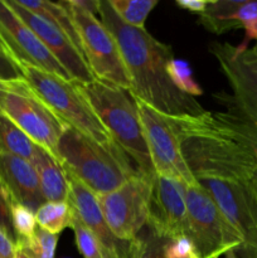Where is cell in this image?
I'll list each match as a JSON object with an SVG mask.
<instances>
[{
  "label": "cell",
  "mask_w": 257,
  "mask_h": 258,
  "mask_svg": "<svg viewBox=\"0 0 257 258\" xmlns=\"http://www.w3.org/2000/svg\"><path fill=\"white\" fill-rule=\"evenodd\" d=\"M101 22L115 38L131 81L128 93L168 116H199L206 112L194 97L171 83L166 66L174 58L169 44L159 42L145 29L130 27L117 17L108 0H100Z\"/></svg>",
  "instance_id": "cell-1"
},
{
  "label": "cell",
  "mask_w": 257,
  "mask_h": 258,
  "mask_svg": "<svg viewBox=\"0 0 257 258\" xmlns=\"http://www.w3.org/2000/svg\"><path fill=\"white\" fill-rule=\"evenodd\" d=\"M180 150L197 181L223 179L249 183L254 169L251 146L234 131L223 112L170 116Z\"/></svg>",
  "instance_id": "cell-2"
},
{
  "label": "cell",
  "mask_w": 257,
  "mask_h": 258,
  "mask_svg": "<svg viewBox=\"0 0 257 258\" xmlns=\"http://www.w3.org/2000/svg\"><path fill=\"white\" fill-rule=\"evenodd\" d=\"M58 156L63 169L96 196L111 193L141 174L117 144L101 145L70 126L59 139Z\"/></svg>",
  "instance_id": "cell-3"
},
{
  "label": "cell",
  "mask_w": 257,
  "mask_h": 258,
  "mask_svg": "<svg viewBox=\"0 0 257 258\" xmlns=\"http://www.w3.org/2000/svg\"><path fill=\"white\" fill-rule=\"evenodd\" d=\"M73 85L138 170L146 176L155 175L138 107L128 91L98 80Z\"/></svg>",
  "instance_id": "cell-4"
},
{
  "label": "cell",
  "mask_w": 257,
  "mask_h": 258,
  "mask_svg": "<svg viewBox=\"0 0 257 258\" xmlns=\"http://www.w3.org/2000/svg\"><path fill=\"white\" fill-rule=\"evenodd\" d=\"M17 67L23 78L65 125L80 131L101 145L115 143L72 81L25 63H20Z\"/></svg>",
  "instance_id": "cell-5"
},
{
  "label": "cell",
  "mask_w": 257,
  "mask_h": 258,
  "mask_svg": "<svg viewBox=\"0 0 257 258\" xmlns=\"http://www.w3.org/2000/svg\"><path fill=\"white\" fill-rule=\"evenodd\" d=\"M0 115L9 118L38 146L59 161L58 143L67 125L50 111L24 78L2 81Z\"/></svg>",
  "instance_id": "cell-6"
},
{
  "label": "cell",
  "mask_w": 257,
  "mask_h": 258,
  "mask_svg": "<svg viewBox=\"0 0 257 258\" xmlns=\"http://www.w3.org/2000/svg\"><path fill=\"white\" fill-rule=\"evenodd\" d=\"M209 52L226 76L232 93L214 95L228 112L257 127V54L249 47L229 43H212Z\"/></svg>",
  "instance_id": "cell-7"
},
{
  "label": "cell",
  "mask_w": 257,
  "mask_h": 258,
  "mask_svg": "<svg viewBox=\"0 0 257 258\" xmlns=\"http://www.w3.org/2000/svg\"><path fill=\"white\" fill-rule=\"evenodd\" d=\"M185 203L189 237L201 258H221L241 248V236L232 228L201 184L185 186Z\"/></svg>",
  "instance_id": "cell-8"
},
{
  "label": "cell",
  "mask_w": 257,
  "mask_h": 258,
  "mask_svg": "<svg viewBox=\"0 0 257 258\" xmlns=\"http://www.w3.org/2000/svg\"><path fill=\"white\" fill-rule=\"evenodd\" d=\"M80 34L83 57L95 80L130 91L131 81L115 38L92 12L65 2Z\"/></svg>",
  "instance_id": "cell-9"
},
{
  "label": "cell",
  "mask_w": 257,
  "mask_h": 258,
  "mask_svg": "<svg viewBox=\"0 0 257 258\" xmlns=\"http://www.w3.org/2000/svg\"><path fill=\"white\" fill-rule=\"evenodd\" d=\"M134 101L155 174L175 179L186 185L198 184L181 155L180 141L170 116L154 110L139 98H134Z\"/></svg>",
  "instance_id": "cell-10"
},
{
  "label": "cell",
  "mask_w": 257,
  "mask_h": 258,
  "mask_svg": "<svg viewBox=\"0 0 257 258\" xmlns=\"http://www.w3.org/2000/svg\"><path fill=\"white\" fill-rule=\"evenodd\" d=\"M199 184L208 191L232 228L241 236L239 258L257 253V193L249 183L223 179H203Z\"/></svg>",
  "instance_id": "cell-11"
},
{
  "label": "cell",
  "mask_w": 257,
  "mask_h": 258,
  "mask_svg": "<svg viewBox=\"0 0 257 258\" xmlns=\"http://www.w3.org/2000/svg\"><path fill=\"white\" fill-rule=\"evenodd\" d=\"M151 179L139 174L116 190L97 196L103 217L117 238L133 241L148 222Z\"/></svg>",
  "instance_id": "cell-12"
},
{
  "label": "cell",
  "mask_w": 257,
  "mask_h": 258,
  "mask_svg": "<svg viewBox=\"0 0 257 258\" xmlns=\"http://www.w3.org/2000/svg\"><path fill=\"white\" fill-rule=\"evenodd\" d=\"M0 50L15 66L25 63L72 81L67 71L5 0H0Z\"/></svg>",
  "instance_id": "cell-13"
},
{
  "label": "cell",
  "mask_w": 257,
  "mask_h": 258,
  "mask_svg": "<svg viewBox=\"0 0 257 258\" xmlns=\"http://www.w3.org/2000/svg\"><path fill=\"white\" fill-rule=\"evenodd\" d=\"M185 186L175 179L153 176L146 222L149 231L165 239L189 236Z\"/></svg>",
  "instance_id": "cell-14"
},
{
  "label": "cell",
  "mask_w": 257,
  "mask_h": 258,
  "mask_svg": "<svg viewBox=\"0 0 257 258\" xmlns=\"http://www.w3.org/2000/svg\"><path fill=\"white\" fill-rule=\"evenodd\" d=\"M67 175L68 203L76 209L81 221L96 238L101 258H133V241H122L112 233L98 204L97 196L70 171Z\"/></svg>",
  "instance_id": "cell-15"
},
{
  "label": "cell",
  "mask_w": 257,
  "mask_h": 258,
  "mask_svg": "<svg viewBox=\"0 0 257 258\" xmlns=\"http://www.w3.org/2000/svg\"><path fill=\"white\" fill-rule=\"evenodd\" d=\"M5 2L12 8L13 12L35 33V35L52 53L53 57L67 71L72 82L88 83L95 81V77L91 73L82 53L59 29L34 13L20 7L17 0H5Z\"/></svg>",
  "instance_id": "cell-16"
},
{
  "label": "cell",
  "mask_w": 257,
  "mask_h": 258,
  "mask_svg": "<svg viewBox=\"0 0 257 258\" xmlns=\"http://www.w3.org/2000/svg\"><path fill=\"white\" fill-rule=\"evenodd\" d=\"M198 23L217 35L243 29L241 45L248 47L251 40L257 43V0H209Z\"/></svg>",
  "instance_id": "cell-17"
},
{
  "label": "cell",
  "mask_w": 257,
  "mask_h": 258,
  "mask_svg": "<svg viewBox=\"0 0 257 258\" xmlns=\"http://www.w3.org/2000/svg\"><path fill=\"white\" fill-rule=\"evenodd\" d=\"M0 180L7 188L13 202L37 211L45 203L34 165L10 154L0 153Z\"/></svg>",
  "instance_id": "cell-18"
},
{
  "label": "cell",
  "mask_w": 257,
  "mask_h": 258,
  "mask_svg": "<svg viewBox=\"0 0 257 258\" xmlns=\"http://www.w3.org/2000/svg\"><path fill=\"white\" fill-rule=\"evenodd\" d=\"M33 165L38 173L40 191L44 201L68 202L70 186L62 164L42 149Z\"/></svg>",
  "instance_id": "cell-19"
},
{
  "label": "cell",
  "mask_w": 257,
  "mask_h": 258,
  "mask_svg": "<svg viewBox=\"0 0 257 258\" xmlns=\"http://www.w3.org/2000/svg\"><path fill=\"white\" fill-rule=\"evenodd\" d=\"M17 3L20 7L25 8L29 12L34 13L38 17L43 18L52 25H54L75 44V47L83 55L77 27L73 20L72 13L65 4V2L53 3L49 0H17Z\"/></svg>",
  "instance_id": "cell-20"
},
{
  "label": "cell",
  "mask_w": 257,
  "mask_h": 258,
  "mask_svg": "<svg viewBox=\"0 0 257 258\" xmlns=\"http://www.w3.org/2000/svg\"><path fill=\"white\" fill-rule=\"evenodd\" d=\"M40 150L42 148L27 134L23 133L9 118L0 115V153L18 156L33 164Z\"/></svg>",
  "instance_id": "cell-21"
},
{
  "label": "cell",
  "mask_w": 257,
  "mask_h": 258,
  "mask_svg": "<svg viewBox=\"0 0 257 258\" xmlns=\"http://www.w3.org/2000/svg\"><path fill=\"white\" fill-rule=\"evenodd\" d=\"M73 207L68 202H45L35 211L38 227L53 234H59L71 227Z\"/></svg>",
  "instance_id": "cell-22"
},
{
  "label": "cell",
  "mask_w": 257,
  "mask_h": 258,
  "mask_svg": "<svg viewBox=\"0 0 257 258\" xmlns=\"http://www.w3.org/2000/svg\"><path fill=\"white\" fill-rule=\"evenodd\" d=\"M158 0H108V4L125 24L145 29L146 18L158 5Z\"/></svg>",
  "instance_id": "cell-23"
},
{
  "label": "cell",
  "mask_w": 257,
  "mask_h": 258,
  "mask_svg": "<svg viewBox=\"0 0 257 258\" xmlns=\"http://www.w3.org/2000/svg\"><path fill=\"white\" fill-rule=\"evenodd\" d=\"M166 72L171 83L184 95L191 96V97L203 95V88L196 82L190 66L184 59L173 58L166 66Z\"/></svg>",
  "instance_id": "cell-24"
},
{
  "label": "cell",
  "mask_w": 257,
  "mask_h": 258,
  "mask_svg": "<svg viewBox=\"0 0 257 258\" xmlns=\"http://www.w3.org/2000/svg\"><path fill=\"white\" fill-rule=\"evenodd\" d=\"M58 234L49 233L40 227H37L34 236L27 241L17 243V248L32 258H54Z\"/></svg>",
  "instance_id": "cell-25"
},
{
  "label": "cell",
  "mask_w": 257,
  "mask_h": 258,
  "mask_svg": "<svg viewBox=\"0 0 257 258\" xmlns=\"http://www.w3.org/2000/svg\"><path fill=\"white\" fill-rule=\"evenodd\" d=\"M10 213H12L13 229L15 233V244L20 241H27L32 238L37 229L35 212L28 208L27 206L13 202L10 207Z\"/></svg>",
  "instance_id": "cell-26"
},
{
  "label": "cell",
  "mask_w": 257,
  "mask_h": 258,
  "mask_svg": "<svg viewBox=\"0 0 257 258\" xmlns=\"http://www.w3.org/2000/svg\"><path fill=\"white\" fill-rule=\"evenodd\" d=\"M71 228L73 229V234H75L76 247H77L78 252L82 254L83 258H101L97 241L93 237V234L91 233L90 229L81 221L80 216H78L75 208H73V218L72 223H71Z\"/></svg>",
  "instance_id": "cell-27"
},
{
  "label": "cell",
  "mask_w": 257,
  "mask_h": 258,
  "mask_svg": "<svg viewBox=\"0 0 257 258\" xmlns=\"http://www.w3.org/2000/svg\"><path fill=\"white\" fill-rule=\"evenodd\" d=\"M223 115L224 117L227 118V121L231 123L232 127L236 130V133L238 134L249 146H251L252 151H253L254 169L249 184L253 186V189L257 193V127L251 125L249 122H247V121H244L243 118L238 117V116L234 115V113L228 112V111H224Z\"/></svg>",
  "instance_id": "cell-28"
},
{
  "label": "cell",
  "mask_w": 257,
  "mask_h": 258,
  "mask_svg": "<svg viewBox=\"0 0 257 258\" xmlns=\"http://www.w3.org/2000/svg\"><path fill=\"white\" fill-rule=\"evenodd\" d=\"M165 238H161L150 231L145 234H139L133 241V258H165Z\"/></svg>",
  "instance_id": "cell-29"
},
{
  "label": "cell",
  "mask_w": 257,
  "mask_h": 258,
  "mask_svg": "<svg viewBox=\"0 0 257 258\" xmlns=\"http://www.w3.org/2000/svg\"><path fill=\"white\" fill-rule=\"evenodd\" d=\"M165 258H201L196 244L189 236L166 239L164 244Z\"/></svg>",
  "instance_id": "cell-30"
},
{
  "label": "cell",
  "mask_w": 257,
  "mask_h": 258,
  "mask_svg": "<svg viewBox=\"0 0 257 258\" xmlns=\"http://www.w3.org/2000/svg\"><path fill=\"white\" fill-rule=\"evenodd\" d=\"M12 203V197L9 196L3 181L0 180V228L15 242V233L12 223V213H10Z\"/></svg>",
  "instance_id": "cell-31"
},
{
  "label": "cell",
  "mask_w": 257,
  "mask_h": 258,
  "mask_svg": "<svg viewBox=\"0 0 257 258\" xmlns=\"http://www.w3.org/2000/svg\"><path fill=\"white\" fill-rule=\"evenodd\" d=\"M23 78L22 73L17 66L0 50V80L10 81Z\"/></svg>",
  "instance_id": "cell-32"
},
{
  "label": "cell",
  "mask_w": 257,
  "mask_h": 258,
  "mask_svg": "<svg viewBox=\"0 0 257 258\" xmlns=\"http://www.w3.org/2000/svg\"><path fill=\"white\" fill-rule=\"evenodd\" d=\"M17 244L0 228V258H15Z\"/></svg>",
  "instance_id": "cell-33"
},
{
  "label": "cell",
  "mask_w": 257,
  "mask_h": 258,
  "mask_svg": "<svg viewBox=\"0 0 257 258\" xmlns=\"http://www.w3.org/2000/svg\"><path fill=\"white\" fill-rule=\"evenodd\" d=\"M209 0H176L175 4L179 8L188 12L196 13V14H202L206 10Z\"/></svg>",
  "instance_id": "cell-34"
},
{
  "label": "cell",
  "mask_w": 257,
  "mask_h": 258,
  "mask_svg": "<svg viewBox=\"0 0 257 258\" xmlns=\"http://www.w3.org/2000/svg\"><path fill=\"white\" fill-rule=\"evenodd\" d=\"M15 258H32V257H29L27 253H24V252L17 248V256H15Z\"/></svg>",
  "instance_id": "cell-35"
},
{
  "label": "cell",
  "mask_w": 257,
  "mask_h": 258,
  "mask_svg": "<svg viewBox=\"0 0 257 258\" xmlns=\"http://www.w3.org/2000/svg\"><path fill=\"white\" fill-rule=\"evenodd\" d=\"M223 257H224V258H239V257H238V254H237V252H236V251H231V252H228V253L224 254Z\"/></svg>",
  "instance_id": "cell-36"
},
{
  "label": "cell",
  "mask_w": 257,
  "mask_h": 258,
  "mask_svg": "<svg viewBox=\"0 0 257 258\" xmlns=\"http://www.w3.org/2000/svg\"><path fill=\"white\" fill-rule=\"evenodd\" d=\"M243 258H257V253L251 254V256H247V257H243Z\"/></svg>",
  "instance_id": "cell-37"
},
{
  "label": "cell",
  "mask_w": 257,
  "mask_h": 258,
  "mask_svg": "<svg viewBox=\"0 0 257 258\" xmlns=\"http://www.w3.org/2000/svg\"><path fill=\"white\" fill-rule=\"evenodd\" d=\"M252 49H253V50H254V53H256V54H257V43H256V44L253 45V47H252Z\"/></svg>",
  "instance_id": "cell-38"
},
{
  "label": "cell",
  "mask_w": 257,
  "mask_h": 258,
  "mask_svg": "<svg viewBox=\"0 0 257 258\" xmlns=\"http://www.w3.org/2000/svg\"><path fill=\"white\" fill-rule=\"evenodd\" d=\"M2 81H3V80H0V83H2Z\"/></svg>",
  "instance_id": "cell-39"
}]
</instances>
